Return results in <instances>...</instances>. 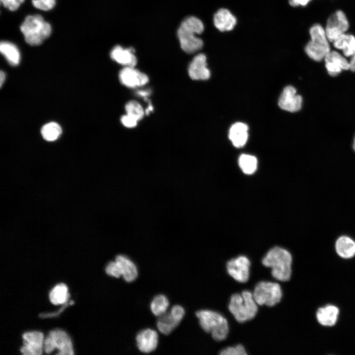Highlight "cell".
Wrapping results in <instances>:
<instances>
[{"label": "cell", "instance_id": "cell-1", "mask_svg": "<svg viewBox=\"0 0 355 355\" xmlns=\"http://www.w3.org/2000/svg\"><path fill=\"white\" fill-rule=\"evenodd\" d=\"M204 30L203 22L195 16L186 18L180 24L177 32L181 49L188 54L200 50L204 44L202 39L196 36Z\"/></svg>", "mask_w": 355, "mask_h": 355}, {"label": "cell", "instance_id": "cell-2", "mask_svg": "<svg viewBox=\"0 0 355 355\" xmlns=\"http://www.w3.org/2000/svg\"><path fill=\"white\" fill-rule=\"evenodd\" d=\"M264 266L271 268V273L276 279L288 281L291 274L292 256L289 251L279 247L270 249L262 260Z\"/></svg>", "mask_w": 355, "mask_h": 355}, {"label": "cell", "instance_id": "cell-3", "mask_svg": "<svg viewBox=\"0 0 355 355\" xmlns=\"http://www.w3.org/2000/svg\"><path fill=\"white\" fill-rule=\"evenodd\" d=\"M20 30L26 42L32 46L41 44L51 33L50 24L39 15L27 16L20 26Z\"/></svg>", "mask_w": 355, "mask_h": 355}, {"label": "cell", "instance_id": "cell-4", "mask_svg": "<svg viewBox=\"0 0 355 355\" xmlns=\"http://www.w3.org/2000/svg\"><path fill=\"white\" fill-rule=\"evenodd\" d=\"M228 309L239 322L252 319L258 311L257 304L254 299L253 294L248 290L233 294L230 299Z\"/></svg>", "mask_w": 355, "mask_h": 355}, {"label": "cell", "instance_id": "cell-5", "mask_svg": "<svg viewBox=\"0 0 355 355\" xmlns=\"http://www.w3.org/2000/svg\"><path fill=\"white\" fill-rule=\"evenodd\" d=\"M201 328L210 333L216 341L225 340L229 332V325L227 320L220 313L209 310H202L196 313Z\"/></svg>", "mask_w": 355, "mask_h": 355}, {"label": "cell", "instance_id": "cell-6", "mask_svg": "<svg viewBox=\"0 0 355 355\" xmlns=\"http://www.w3.org/2000/svg\"><path fill=\"white\" fill-rule=\"evenodd\" d=\"M309 34L311 39L305 47V51L313 60L321 61L331 50L330 42L324 28L319 24H314L310 28Z\"/></svg>", "mask_w": 355, "mask_h": 355}, {"label": "cell", "instance_id": "cell-7", "mask_svg": "<svg viewBox=\"0 0 355 355\" xmlns=\"http://www.w3.org/2000/svg\"><path fill=\"white\" fill-rule=\"evenodd\" d=\"M253 296L259 305L272 307L280 302L282 291L280 284L276 283L261 281L255 285Z\"/></svg>", "mask_w": 355, "mask_h": 355}, {"label": "cell", "instance_id": "cell-8", "mask_svg": "<svg viewBox=\"0 0 355 355\" xmlns=\"http://www.w3.org/2000/svg\"><path fill=\"white\" fill-rule=\"evenodd\" d=\"M56 348L59 351L58 355L74 354L71 338L65 331L59 329L50 331L43 341V349L46 354Z\"/></svg>", "mask_w": 355, "mask_h": 355}, {"label": "cell", "instance_id": "cell-9", "mask_svg": "<svg viewBox=\"0 0 355 355\" xmlns=\"http://www.w3.org/2000/svg\"><path fill=\"white\" fill-rule=\"evenodd\" d=\"M349 28V23L345 13L338 10L328 18L324 28L326 35L330 42L346 33Z\"/></svg>", "mask_w": 355, "mask_h": 355}, {"label": "cell", "instance_id": "cell-10", "mask_svg": "<svg viewBox=\"0 0 355 355\" xmlns=\"http://www.w3.org/2000/svg\"><path fill=\"white\" fill-rule=\"evenodd\" d=\"M184 315L185 310L182 306H173L169 312L159 317L157 322L158 330L163 334L169 335L178 325Z\"/></svg>", "mask_w": 355, "mask_h": 355}, {"label": "cell", "instance_id": "cell-11", "mask_svg": "<svg viewBox=\"0 0 355 355\" xmlns=\"http://www.w3.org/2000/svg\"><path fill=\"white\" fill-rule=\"evenodd\" d=\"M250 262L248 258L244 255L229 260L226 263L228 273L236 281L244 283L249 276Z\"/></svg>", "mask_w": 355, "mask_h": 355}, {"label": "cell", "instance_id": "cell-12", "mask_svg": "<svg viewBox=\"0 0 355 355\" xmlns=\"http://www.w3.org/2000/svg\"><path fill=\"white\" fill-rule=\"evenodd\" d=\"M23 345L20 352L24 355L42 354L43 345V334L37 331L24 333L22 335Z\"/></svg>", "mask_w": 355, "mask_h": 355}, {"label": "cell", "instance_id": "cell-13", "mask_svg": "<svg viewBox=\"0 0 355 355\" xmlns=\"http://www.w3.org/2000/svg\"><path fill=\"white\" fill-rule=\"evenodd\" d=\"M302 104V98L297 93L295 88L287 86L283 90L278 101L279 107L291 112L299 111Z\"/></svg>", "mask_w": 355, "mask_h": 355}, {"label": "cell", "instance_id": "cell-14", "mask_svg": "<svg viewBox=\"0 0 355 355\" xmlns=\"http://www.w3.org/2000/svg\"><path fill=\"white\" fill-rule=\"evenodd\" d=\"M120 82L129 88H136L145 85L149 81L146 74L133 67H124L119 72Z\"/></svg>", "mask_w": 355, "mask_h": 355}, {"label": "cell", "instance_id": "cell-15", "mask_svg": "<svg viewBox=\"0 0 355 355\" xmlns=\"http://www.w3.org/2000/svg\"><path fill=\"white\" fill-rule=\"evenodd\" d=\"M326 69L331 76H335L342 71L350 70V62L345 56L335 50H330L324 59Z\"/></svg>", "mask_w": 355, "mask_h": 355}, {"label": "cell", "instance_id": "cell-16", "mask_svg": "<svg viewBox=\"0 0 355 355\" xmlns=\"http://www.w3.org/2000/svg\"><path fill=\"white\" fill-rule=\"evenodd\" d=\"M188 72L192 79L202 80L209 79L211 73L207 67L206 55L200 53L195 56L189 65Z\"/></svg>", "mask_w": 355, "mask_h": 355}, {"label": "cell", "instance_id": "cell-17", "mask_svg": "<svg viewBox=\"0 0 355 355\" xmlns=\"http://www.w3.org/2000/svg\"><path fill=\"white\" fill-rule=\"evenodd\" d=\"M136 341L137 346L141 352L149 353L154 351L157 347L158 335L155 330L147 328L137 334Z\"/></svg>", "mask_w": 355, "mask_h": 355}, {"label": "cell", "instance_id": "cell-18", "mask_svg": "<svg viewBox=\"0 0 355 355\" xmlns=\"http://www.w3.org/2000/svg\"><path fill=\"white\" fill-rule=\"evenodd\" d=\"M132 47L125 48L120 45L113 47L110 52V57L117 63L124 67H134L137 63V59Z\"/></svg>", "mask_w": 355, "mask_h": 355}, {"label": "cell", "instance_id": "cell-19", "mask_svg": "<svg viewBox=\"0 0 355 355\" xmlns=\"http://www.w3.org/2000/svg\"><path fill=\"white\" fill-rule=\"evenodd\" d=\"M214 25L221 32L232 30L237 23L236 18L226 8H220L214 15Z\"/></svg>", "mask_w": 355, "mask_h": 355}, {"label": "cell", "instance_id": "cell-20", "mask_svg": "<svg viewBox=\"0 0 355 355\" xmlns=\"http://www.w3.org/2000/svg\"><path fill=\"white\" fill-rule=\"evenodd\" d=\"M229 138L234 146L239 148L246 143L248 139V127L244 123L236 122L230 127Z\"/></svg>", "mask_w": 355, "mask_h": 355}, {"label": "cell", "instance_id": "cell-21", "mask_svg": "<svg viewBox=\"0 0 355 355\" xmlns=\"http://www.w3.org/2000/svg\"><path fill=\"white\" fill-rule=\"evenodd\" d=\"M115 261L118 263L122 276L126 282L131 283L137 279L138 271L133 261L123 255H117L115 258Z\"/></svg>", "mask_w": 355, "mask_h": 355}, {"label": "cell", "instance_id": "cell-22", "mask_svg": "<svg viewBox=\"0 0 355 355\" xmlns=\"http://www.w3.org/2000/svg\"><path fill=\"white\" fill-rule=\"evenodd\" d=\"M334 47L343 52L346 57H352L355 54V36L345 33L333 42Z\"/></svg>", "mask_w": 355, "mask_h": 355}, {"label": "cell", "instance_id": "cell-23", "mask_svg": "<svg viewBox=\"0 0 355 355\" xmlns=\"http://www.w3.org/2000/svg\"><path fill=\"white\" fill-rule=\"evenodd\" d=\"M335 249L341 257L351 258L355 255V241L349 236H342L336 241Z\"/></svg>", "mask_w": 355, "mask_h": 355}, {"label": "cell", "instance_id": "cell-24", "mask_svg": "<svg viewBox=\"0 0 355 355\" xmlns=\"http://www.w3.org/2000/svg\"><path fill=\"white\" fill-rule=\"evenodd\" d=\"M339 314V309L333 305H328L319 309L317 318L319 323L324 326L334 325Z\"/></svg>", "mask_w": 355, "mask_h": 355}, {"label": "cell", "instance_id": "cell-25", "mask_svg": "<svg viewBox=\"0 0 355 355\" xmlns=\"http://www.w3.org/2000/svg\"><path fill=\"white\" fill-rule=\"evenodd\" d=\"M0 51L11 66H15L19 64L20 54L15 44L8 41H1L0 43Z\"/></svg>", "mask_w": 355, "mask_h": 355}, {"label": "cell", "instance_id": "cell-26", "mask_svg": "<svg viewBox=\"0 0 355 355\" xmlns=\"http://www.w3.org/2000/svg\"><path fill=\"white\" fill-rule=\"evenodd\" d=\"M69 297L67 285L61 283L55 285L50 291L49 298L54 305L62 304L66 303Z\"/></svg>", "mask_w": 355, "mask_h": 355}, {"label": "cell", "instance_id": "cell-27", "mask_svg": "<svg viewBox=\"0 0 355 355\" xmlns=\"http://www.w3.org/2000/svg\"><path fill=\"white\" fill-rule=\"evenodd\" d=\"M169 301L166 296L160 294L154 297L150 304V310L156 316L159 317L167 312Z\"/></svg>", "mask_w": 355, "mask_h": 355}, {"label": "cell", "instance_id": "cell-28", "mask_svg": "<svg viewBox=\"0 0 355 355\" xmlns=\"http://www.w3.org/2000/svg\"><path fill=\"white\" fill-rule=\"evenodd\" d=\"M238 163L242 171L246 174H252L257 169V159L251 155L242 154L239 158Z\"/></svg>", "mask_w": 355, "mask_h": 355}, {"label": "cell", "instance_id": "cell-29", "mask_svg": "<svg viewBox=\"0 0 355 355\" xmlns=\"http://www.w3.org/2000/svg\"><path fill=\"white\" fill-rule=\"evenodd\" d=\"M62 133L60 126L56 122H50L44 125L41 129V134L44 139L47 141L57 140Z\"/></svg>", "mask_w": 355, "mask_h": 355}, {"label": "cell", "instance_id": "cell-30", "mask_svg": "<svg viewBox=\"0 0 355 355\" xmlns=\"http://www.w3.org/2000/svg\"><path fill=\"white\" fill-rule=\"evenodd\" d=\"M126 114L131 116L137 120H141L145 113L142 106L137 101H131L125 106Z\"/></svg>", "mask_w": 355, "mask_h": 355}, {"label": "cell", "instance_id": "cell-31", "mask_svg": "<svg viewBox=\"0 0 355 355\" xmlns=\"http://www.w3.org/2000/svg\"><path fill=\"white\" fill-rule=\"evenodd\" d=\"M219 354L221 355H246L247 353L244 347L239 344L234 347H227L221 350Z\"/></svg>", "mask_w": 355, "mask_h": 355}, {"label": "cell", "instance_id": "cell-32", "mask_svg": "<svg viewBox=\"0 0 355 355\" xmlns=\"http://www.w3.org/2000/svg\"><path fill=\"white\" fill-rule=\"evenodd\" d=\"M105 270L106 273L110 276L116 278H119L122 276L120 266L115 260L109 262L106 265Z\"/></svg>", "mask_w": 355, "mask_h": 355}, {"label": "cell", "instance_id": "cell-33", "mask_svg": "<svg viewBox=\"0 0 355 355\" xmlns=\"http://www.w3.org/2000/svg\"><path fill=\"white\" fill-rule=\"evenodd\" d=\"M32 2L36 8L44 11L51 9L55 4V0H32Z\"/></svg>", "mask_w": 355, "mask_h": 355}, {"label": "cell", "instance_id": "cell-34", "mask_svg": "<svg viewBox=\"0 0 355 355\" xmlns=\"http://www.w3.org/2000/svg\"><path fill=\"white\" fill-rule=\"evenodd\" d=\"M25 0H0L3 5L10 11L16 10Z\"/></svg>", "mask_w": 355, "mask_h": 355}, {"label": "cell", "instance_id": "cell-35", "mask_svg": "<svg viewBox=\"0 0 355 355\" xmlns=\"http://www.w3.org/2000/svg\"><path fill=\"white\" fill-rule=\"evenodd\" d=\"M138 120L131 116L126 114L123 115L121 118L122 124L126 127L131 128L135 127L137 125Z\"/></svg>", "mask_w": 355, "mask_h": 355}, {"label": "cell", "instance_id": "cell-36", "mask_svg": "<svg viewBox=\"0 0 355 355\" xmlns=\"http://www.w3.org/2000/svg\"><path fill=\"white\" fill-rule=\"evenodd\" d=\"M311 0H288L289 4L293 7L306 6Z\"/></svg>", "mask_w": 355, "mask_h": 355}, {"label": "cell", "instance_id": "cell-37", "mask_svg": "<svg viewBox=\"0 0 355 355\" xmlns=\"http://www.w3.org/2000/svg\"><path fill=\"white\" fill-rule=\"evenodd\" d=\"M150 90H140L137 92V95L146 99L147 97L150 95Z\"/></svg>", "mask_w": 355, "mask_h": 355}, {"label": "cell", "instance_id": "cell-38", "mask_svg": "<svg viewBox=\"0 0 355 355\" xmlns=\"http://www.w3.org/2000/svg\"><path fill=\"white\" fill-rule=\"evenodd\" d=\"M349 62L350 70L353 71H355V54L351 57Z\"/></svg>", "mask_w": 355, "mask_h": 355}, {"label": "cell", "instance_id": "cell-39", "mask_svg": "<svg viewBox=\"0 0 355 355\" xmlns=\"http://www.w3.org/2000/svg\"><path fill=\"white\" fill-rule=\"evenodd\" d=\"M5 79V74L3 71H1L0 73V86L1 87L4 82Z\"/></svg>", "mask_w": 355, "mask_h": 355}, {"label": "cell", "instance_id": "cell-40", "mask_svg": "<svg viewBox=\"0 0 355 355\" xmlns=\"http://www.w3.org/2000/svg\"><path fill=\"white\" fill-rule=\"evenodd\" d=\"M353 147L354 150L355 151V138H354V140Z\"/></svg>", "mask_w": 355, "mask_h": 355}]
</instances>
